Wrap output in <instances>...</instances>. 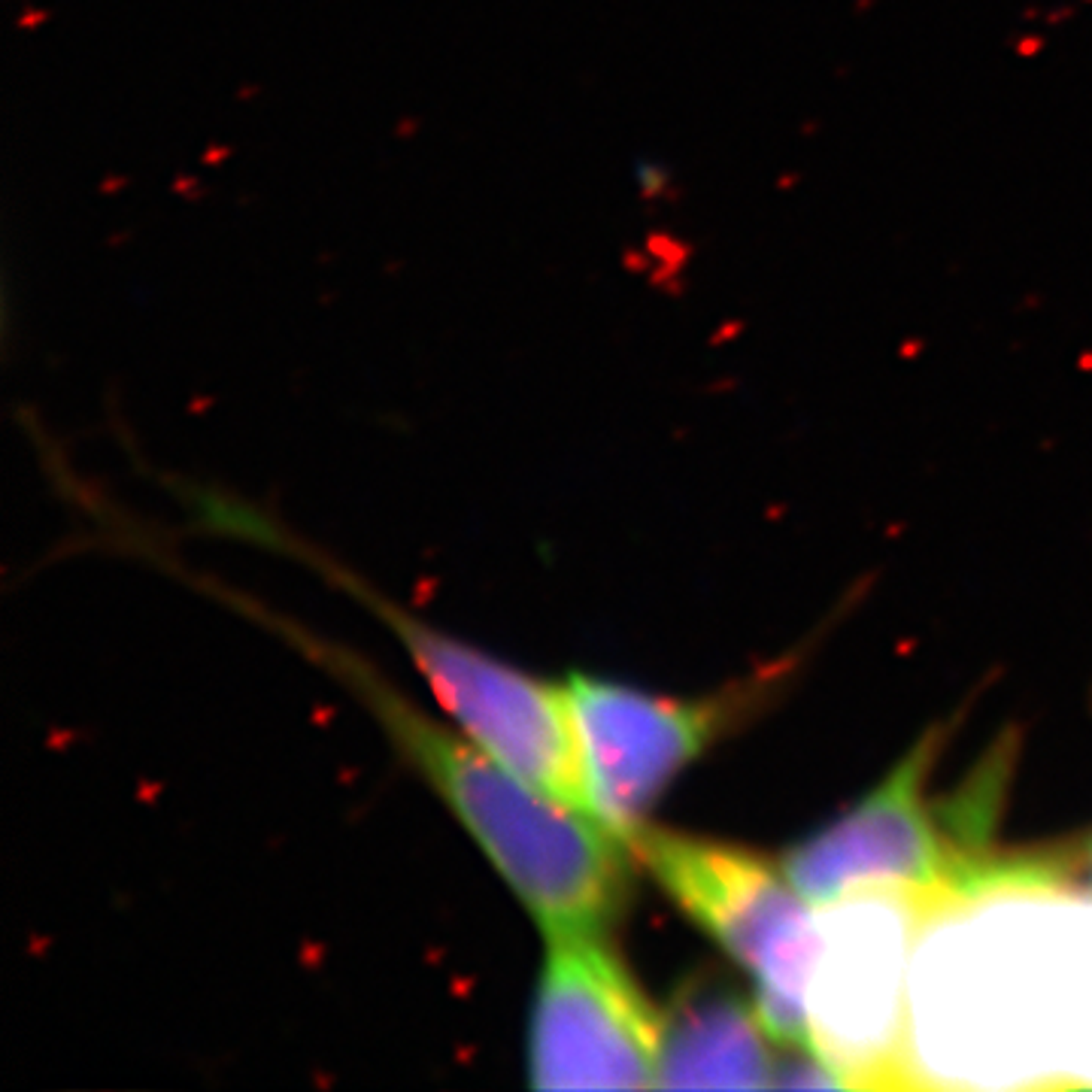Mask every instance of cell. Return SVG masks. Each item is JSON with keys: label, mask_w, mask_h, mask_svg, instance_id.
Returning a JSON list of instances; mask_svg holds the SVG:
<instances>
[{"label": "cell", "mask_w": 1092, "mask_h": 1092, "mask_svg": "<svg viewBox=\"0 0 1092 1092\" xmlns=\"http://www.w3.org/2000/svg\"><path fill=\"white\" fill-rule=\"evenodd\" d=\"M1059 859L1023 856L937 905L913 956L910 1065L934 1083L1092 1086V919L1056 902Z\"/></svg>", "instance_id": "1"}, {"label": "cell", "mask_w": 1092, "mask_h": 1092, "mask_svg": "<svg viewBox=\"0 0 1092 1092\" xmlns=\"http://www.w3.org/2000/svg\"><path fill=\"white\" fill-rule=\"evenodd\" d=\"M1086 868H1089V880H1092V844H1089V853H1086Z\"/></svg>", "instance_id": "10"}, {"label": "cell", "mask_w": 1092, "mask_h": 1092, "mask_svg": "<svg viewBox=\"0 0 1092 1092\" xmlns=\"http://www.w3.org/2000/svg\"><path fill=\"white\" fill-rule=\"evenodd\" d=\"M577 728L586 811L625 844L689 764L753 704L750 689L711 698H667L638 686L577 674L565 680Z\"/></svg>", "instance_id": "8"}, {"label": "cell", "mask_w": 1092, "mask_h": 1092, "mask_svg": "<svg viewBox=\"0 0 1092 1092\" xmlns=\"http://www.w3.org/2000/svg\"><path fill=\"white\" fill-rule=\"evenodd\" d=\"M209 516L231 534L274 544L279 552L298 555L328 580L340 583L343 592H350L374 617H379L382 625H389L398 643L413 659L416 670L428 683L437 707L473 743H480L492 759L528 780L531 787L589 813L583 795L577 728H573L565 683L534 677L528 670L413 617L404 607L382 598L368 583L352 577L347 568L328 562V555L301 546L282 528L271 525L253 510L219 501L216 507H209Z\"/></svg>", "instance_id": "3"}, {"label": "cell", "mask_w": 1092, "mask_h": 1092, "mask_svg": "<svg viewBox=\"0 0 1092 1092\" xmlns=\"http://www.w3.org/2000/svg\"><path fill=\"white\" fill-rule=\"evenodd\" d=\"M662 1013L607 929L544 934L525 1068L534 1089L656 1086Z\"/></svg>", "instance_id": "7"}, {"label": "cell", "mask_w": 1092, "mask_h": 1092, "mask_svg": "<svg viewBox=\"0 0 1092 1092\" xmlns=\"http://www.w3.org/2000/svg\"><path fill=\"white\" fill-rule=\"evenodd\" d=\"M628 850L756 981V1007L783 1047H811L808 995L822 926L787 871L762 856L711 837L653 829L628 837Z\"/></svg>", "instance_id": "5"}, {"label": "cell", "mask_w": 1092, "mask_h": 1092, "mask_svg": "<svg viewBox=\"0 0 1092 1092\" xmlns=\"http://www.w3.org/2000/svg\"><path fill=\"white\" fill-rule=\"evenodd\" d=\"M225 592V589H222ZM225 598L274 628L364 704L392 750L452 813L541 934L607 929L628 898V844L604 822L531 787L449 716L413 704L376 667L243 595Z\"/></svg>", "instance_id": "2"}, {"label": "cell", "mask_w": 1092, "mask_h": 1092, "mask_svg": "<svg viewBox=\"0 0 1092 1092\" xmlns=\"http://www.w3.org/2000/svg\"><path fill=\"white\" fill-rule=\"evenodd\" d=\"M934 898L902 886L856 889L819 913L808 995L811 1047L840 1086L910 1089V974Z\"/></svg>", "instance_id": "6"}, {"label": "cell", "mask_w": 1092, "mask_h": 1092, "mask_svg": "<svg viewBox=\"0 0 1092 1092\" xmlns=\"http://www.w3.org/2000/svg\"><path fill=\"white\" fill-rule=\"evenodd\" d=\"M941 743L944 728L926 732L865 798L783 859V871L813 908L868 886H902L944 905L1007 865L986 844L992 792L956 801L950 816L926 798Z\"/></svg>", "instance_id": "4"}, {"label": "cell", "mask_w": 1092, "mask_h": 1092, "mask_svg": "<svg viewBox=\"0 0 1092 1092\" xmlns=\"http://www.w3.org/2000/svg\"><path fill=\"white\" fill-rule=\"evenodd\" d=\"M771 1031L759 1007L719 981H695L662 1013L656 1086L762 1089L774 1086Z\"/></svg>", "instance_id": "9"}]
</instances>
